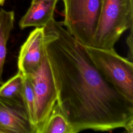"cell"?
Instances as JSON below:
<instances>
[{"instance_id": "52a82bcc", "label": "cell", "mask_w": 133, "mask_h": 133, "mask_svg": "<svg viewBox=\"0 0 133 133\" xmlns=\"http://www.w3.org/2000/svg\"><path fill=\"white\" fill-rule=\"evenodd\" d=\"M0 133H35L22 102L0 98Z\"/></svg>"}, {"instance_id": "3957f363", "label": "cell", "mask_w": 133, "mask_h": 133, "mask_svg": "<svg viewBox=\"0 0 133 133\" xmlns=\"http://www.w3.org/2000/svg\"><path fill=\"white\" fill-rule=\"evenodd\" d=\"M96 67L128 100L133 102V64L114 50L85 46Z\"/></svg>"}, {"instance_id": "ba28073f", "label": "cell", "mask_w": 133, "mask_h": 133, "mask_svg": "<svg viewBox=\"0 0 133 133\" xmlns=\"http://www.w3.org/2000/svg\"><path fill=\"white\" fill-rule=\"evenodd\" d=\"M58 2V0H32L30 7L19 22L20 28L45 26L54 18Z\"/></svg>"}, {"instance_id": "7a4b0ae2", "label": "cell", "mask_w": 133, "mask_h": 133, "mask_svg": "<svg viewBox=\"0 0 133 133\" xmlns=\"http://www.w3.org/2000/svg\"><path fill=\"white\" fill-rule=\"evenodd\" d=\"M131 28H133V0H103L90 46L114 49L122 35Z\"/></svg>"}, {"instance_id": "7c38bea8", "label": "cell", "mask_w": 133, "mask_h": 133, "mask_svg": "<svg viewBox=\"0 0 133 133\" xmlns=\"http://www.w3.org/2000/svg\"><path fill=\"white\" fill-rule=\"evenodd\" d=\"M22 97L23 103L26 111L29 120L35 129V99L33 84L30 76H24Z\"/></svg>"}, {"instance_id": "277c9868", "label": "cell", "mask_w": 133, "mask_h": 133, "mask_svg": "<svg viewBox=\"0 0 133 133\" xmlns=\"http://www.w3.org/2000/svg\"><path fill=\"white\" fill-rule=\"evenodd\" d=\"M66 30L85 46H91L103 0H62Z\"/></svg>"}, {"instance_id": "8992f818", "label": "cell", "mask_w": 133, "mask_h": 133, "mask_svg": "<svg viewBox=\"0 0 133 133\" xmlns=\"http://www.w3.org/2000/svg\"><path fill=\"white\" fill-rule=\"evenodd\" d=\"M45 54L44 27L35 28L20 48L18 67L24 76H32L39 69Z\"/></svg>"}, {"instance_id": "30bf717a", "label": "cell", "mask_w": 133, "mask_h": 133, "mask_svg": "<svg viewBox=\"0 0 133 133\" xmlns=\"http://www.w3.org/2000/svg\"><path fill=\"white\" fill-rule=\"evenodd\" d=\"M39 133H76L57 103Z\"/></svg>"}, {"instance_id": "5b68a950", "label": "cell", "mask_w": 133, "mask_h": 133, "mask_svg": "<svg viewBox=\"0 0 133 133\" xmlns=\"http://www.w3.org/2000/svg\"><path fill=\"white\" fill-rule=\"evenodd\" d=\"M30 76L35 99V133H39L57 103L56 90L46 51L39 69Z\"/></svg>"}, {"instance_id": "5bb4252c", "label": "cell", "mask_w": 133, "mask_h": 133, "mask_svg": "<svg viewBox=\"0 0 133 133\" xmlns=\"http://www.w3.org/2000/svg\"><path fill=\"white\" fill-rule=\"evenodd\" d=\"M5 0H0V6L3 5V4L5 3Z\"/></svg>"}, {"instance_id": "8fae6325", "label": "cell", "mask_w": 133, "mask_h": 133, "mask_svg": "<svg viewBox=\"0 0 133 133\" xmlns=\"http://www.w3.org/2000/svg\"><path fill=\"white\" fill-rule=\"evenodd\" d=\"M24 76L18 71V73L0 87V98L12 102H22V89Z\"/></svg>"}, {"instance_id": "9c48e42d", "label": "cell", "mask_w": 133, "mask_h": 133, "mask_svg": "<svg viewBox=\"0 0 133 133\" xmlns=\"http://www.w3.org/2000/svg\"><path fill=\"white\" fill-rule=\"evenodd\" d=\"M15 13L14 11L0 9V85L4 83L3 72L7 54V44L14 28Z\"/></svg>"}, {"instance_id": "4fadbf2b", "label": "cell", "mask_w": 133, "mask_h": 133, "mask_svg": "<svg viewBox=\"0 0 133 133\" xmlns=\"http://www.w3.org/2000/svg\"><path fill=\"white\" fill-rule=\"evenodd\" d=\"M130 33L128 35L126 38V43L127 47L128 48V59L132 61V54H133V47H132V30L133 28H131L130 29Z\"/></svg>"}, {"instance_id": "6da1fadb", "label": "cell", "mask_w": 133, "mask_h": 133, "mask_svg": "<svg viewBox=\"0 0 133 133\" xmlns=\"http://www.w3.org/2000/svg\"><path fill=\"white\" fill-rule=\"evenodd\" d=\"M44 29V45L57 94V104L76 133L133 132V102L96 67L85 47L52 19Z\"/></svg>"}]
</instances>
